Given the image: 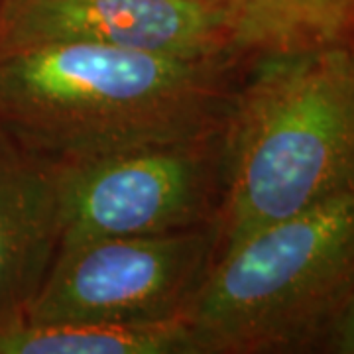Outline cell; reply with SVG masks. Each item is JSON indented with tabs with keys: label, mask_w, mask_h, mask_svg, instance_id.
I'll return each instance as SVG.
<instances>
[{
	"label": "cell",
	"mask_w": 354,
	"mask_h": 354,
	"mask_svg": "<svg viewBox=\"0 0 354 354\" xmlns=\"http://www.w3.org/2000/svg\"><path fill=\"white\" fill-rule=\"evenodd\" d=\"M246 59L59 44L0 55V130L53 164L225 130Z\"/></svg>",
	"instance_id": "1"
},
{
	"label": "cell",
	"mask_w": 354,
	"mask_h": 354,
	"mask_svg": "<svg viewBox=\"0 0 354 354\" xmlns=\"http://www.w3.org/2000/svg\"><path fill=\"white\" fill-rule=\"evenodd\" d=\"M353 187L354 41L246 59L225 127L218 254Z\"/></svg>",
	"instance_id": "2"
},
{
	"label": "cell",
	"mask_w": 354,
	"mask_h": 354,
	"mask_svg": "<svg viewBox=\"0 0 354 354\" xmlns=\"http://www.w3.org/2000/svg\"><path fill=\"white\" fill-rule=\"evenodd\" d=\"M354 295V187L216 256L181 319L195 354L319 353Z\"/></svg>",
	"instance_id": "3"
},
{
	"label": "cell",
	"mask_w": 354,
	"mask_h": 354,
	"mask_svg": "<svg viewBox=\"0 0 354 354\" xmlns=\"http://www.w3.org/2000/svg\"><path fill=\"white\" fill-rule=\"evenodd\" d=\"M223 191L225 130L59 165V248L218 223Z\"/></svg>",
	"instance_id": "4"
},
{
	"label": "cell",
	"mask_w": 354,
	"mask_h": 354,
	"mask_svg": "<svg viewBox=\"0 0 354 354\" xmlns=\"http://www.w3.org/2000/svg\"><path fill=\"white\" fill-rule=\"evenodd\" d=\"M221 246L218 223L59 248L22 321L153 323L183 315Z\"/></svg>",
	"instance_id": "5"
},
{
	"label": "cell",
	"mask_w": 354,
	"mask_h": 354,
	"mask_svg": "<svg viewBox=\"0 0 354 354\" xmlns=\"http://www.w3.org/2000/svg\"><path fill=\"white\" fill-rule=\"evenodd\" d=\"M88 44L181 59L242 55L225 0H2L0 55Z\"/></svg>",
	"instance_id": "6"
},
{
	"label": "cell",
	"mask_w": 354,
	"mask_h": 354,
	"mask_svg": "<svg viewBox=\"0 0 354 354\" xmlns=\"http://www.w3.org/2000/svg\"><path fill=\"white\" fill-rule=\"evenodd\" d=\"M59 239V165L0 130V325L22 319Z\"/></svg>",
	"instance_id": "7"
},
{
	"label": "cell",
	"mask_w": 354,
	"mask_h": 354,
	"mask_svg": "<svg viewBox=\"0 0 354 354\" xmlns=\"http://www.w3.org/2000/svg\"><path fill=\"white\" fill-rule=\"evenodd\" d=\"M0 354H195L181 317L153 323L0 325Z\"/></svg>",
	"instance_id": "8"
},
{
	"label": "cell",
	"mask_w": 354,
	"mask_h": 354,
	"mask_svg": "<svg viewBox=\"0 0 354 354\" xmlns=\"http://www.w3.org/2000/svg\"><path fill=\"white\" fill-rule=\"evenodd\" d=\"M242 55L354 41V0H227Z\"/></svg>",
	"instance_id": "9"
},
{
	"label": "cell",
	"mask_w": 354,
	"mask_h": 354,
	"mask_svg": "<svg viewBox=\"0 0 354 354\" xmlns=\"http://www.w3.org/2000/svg\"><path fill=\"white\" fill-rule=\"evenodd\" d=\"M319 353L354 354V295L327 333Z\"/></svg>",
	"instance_id": "10"
},
{
	"label": "cell",
	"mask_w": 354,
	"mask_h": 354,
	"mask_svg": "<svg viewBox=\"0 0 354 354\" xmlns=\"http://www.w3.org/2000/svg\"><path fill=\"white\" fill-rule=\"evenodd\" d=\"M225 2H227V0H225Z\"/></svg>",
	"instance_id": "11"
},
{
	"label": "cell",
	"mask_w": 354,
	"mask_h": 354,
	"mask_svg": "<svg viewBox=\"0 0 354 354\" xmlns=\"http://www.w3.org/2000/svg\"><path fill=\"white\" fill-rule=\"evenodd\" d=\"M0 2H2V0H0Z\"/></svg>",
	"instance_id": "12"
}]
</instances>
